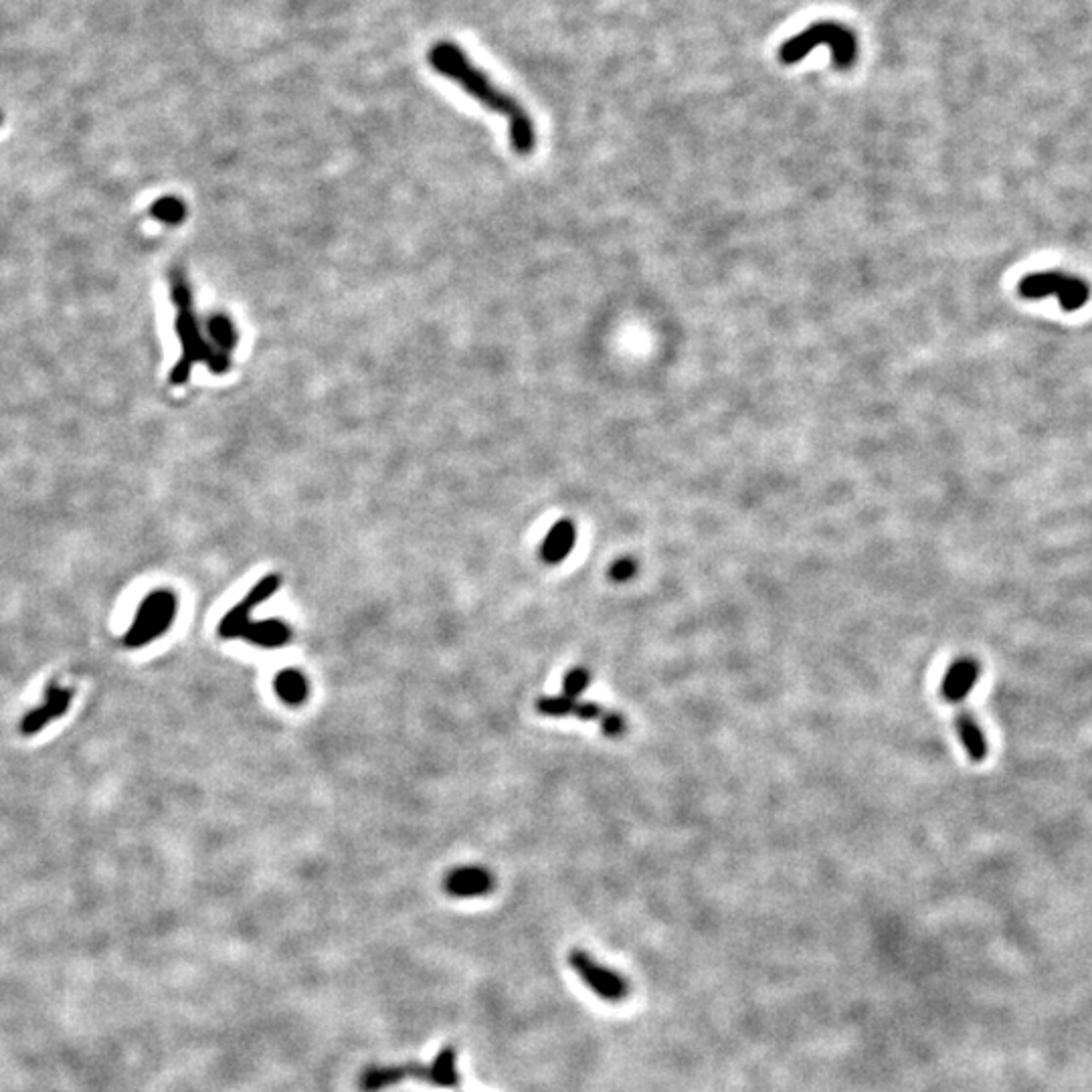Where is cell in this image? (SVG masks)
<instances>
[{"mask_svg": "<svg viewBox=\"0 0 1092 1092\" xmlns=\"http://www.w3.org/2000/svg\"><path fill=\"white\" fill-rule=\"evenodd\" d=\"M243 637L253 646H259L263 650H273V648L286 646L292 640V629L282 619H261V621H251Z\"/></svg>", "mask_w": 1092, "mask_h": 1092, "instance_id": "4fadbf2b", "label": "cell"}, {"mask_svg": "<svg viewBox=\"0 0 1092 1092\" xmlns=\"http://www.w3.org/2000/svg\"><path fill=\"white\" fill-rule=\"evenodd\" d=\"M176 614V595L170 589H155L142 599L130 629L124 633V646L136 650L157 642L172 627Z\"/></svg>", "mask_w": 1092, "mask_h": 1092, "instance_id": "5b68a950", "label": "cell"}, {"mask_svg": "<svg viewBox=\"0 0 1092 1092\" xmlns=\"http://www.w3.org/2000/svg\"><path fill=\"white\" fill-rule=\"evenodd\" d=\"M71 701H73V690L59 686L55 680H51L45 688V696H43L41 706L28 710L23 716V720L19 724L21 735L33 737V735L41 733L47 724H51L53 720L61 718L64 714H68V710L71 706Z\"/></svg>", "mask_w": 1092, "mask_h": 1092, "instance_id": "ba28073f", "label": "cell"}, {"mask_svg": "<svg viewBox=\"0 0 1092 1092\" xmlns=\"http://www.w3.org/2000/svg\"><path fill=\"white\" fill-rule=\"evenodd\" d=\"M428 59L439 75L458 83L483 108L504 115L508 119L510 144L516 155H530L536 148V130L528 112L496 83H492V79L479 68H476L458 45L451 41H439L430 49Z\"/></svg>", "mask_w": 1092, "mask_h": 1092, "instance_id": "6da1fadb", "label": "cell"}, {"mask_svg": "<svg viewBox=\"0 0 1092 1092\" xmlns=\"http://www.w3.org/2000/svg\"><path fill=\"white\" fill-rule=\"evenodd\" d=\"M496 887V878L490 870L481 866H462L451 870L445 880L443 888L449 896L455 898H478L490 894Z\"/></svg>", "mask_w": 1092, "mask_h": 1092, "instance_id": "9c48e42d", "label": "cell"}, {"mask_svg": "<svg viewBox=\"0 0 1092 1092\" xmlns=\"http://www.w3.org/2000/svg\"><path fill=\"white\" fill-rule=\"evenodd\" d=\"M981 674V665L974 658H959L955 660L940 684V694L947 703L959 705L965 698L974 692Z\"/></svg>", "mask_w": 1092, "mask_h": 1092, "instance_id": "30bf717a", "label": "cell"}, {"mask_svg": "<svg viewBox=\"0 0 1092 1092\" xmlns=\"http://www.w3.org/2000/svg\"><path fill=\"white\" fill-rule=\"evenodd\" d=\"M637 569H640V565H637L635 559H631V557H621V559H617L615 563H612L610 572H607V574H610V579H612L614 583H627V581H631L633 576L637 574Z\"/></svg>", "mask_w": 1092, "mask_h": 1092, "instance_id": "d6986e66", "label": "cell"}, {"mask_svg": "<svg viewBox=\"0 0 1092 1092\" xmlns=\"http://www.w3.org/2000/svg\"><path fill=\"white\" fill-rule=\"evenodd\" d=\"M423 1080L441 1088H458L462 1078L458 1072V1050L453 1046L443 1048L430 1067L417 1065V1062H407L399 1067H373L367 1069L360 1076V1088L364 1092H379L387 1086L399 1084L403 1080Z\"/></svg>", "mask_w": 1092, "mask_h": 1092, "instance_id": "277c9868", "label": "cell"}, {"mask_svg": "<svg viewBox=\"0 0 1092 1092\" xmlns=\"http://www.w3.org/2000/svg\"><path fill=\"white\" fill-rule=\"evenodd\" d=\"M817 47H830L838 69H849L858 59L856 35L847 26L834 21L813 23L799 35L787 39L779 49V59L785 66H794Z\"/></svg>", "mask_w": 1092, "mask_h": 1092, "instance_id": "3957f363", "label": "cell"}, {"mask_svg": "<svg viewBox=\"0 0 1092 1092\" xmlns=\"http://www.w3.org/2000/svg\"><path fill=\"white\" fill-rule=\"evenodd\" d=\"M172 296H174V303L178 308V318H176V330H178V337L182 341V358L176 364V371L172 375V383L180 385L185 383L191 367L197 360H205L206 367L215 373H225L229 369V356L225 352H215L212 348H208V344L203 341L201 337V330L193 312V303H191V292L187 288V282L182 280L180 276H174L172 280Z\"/></svg>", "mask_w": 1092, "mask_h": 1092, "instance_id": "7a4b0ae2", "label": "cell"}, {"mask_svg": "<svg viewBox=\"0 0 1092 1092\" xmlns=\"http://www.w3.org/2000/svg\"><path fill=\"white\" fill-rule=\"evenodd\" d=\"M955 728H957L959 741H961V745L965 747V752H967V756L971 758V761H974V763H983L985 758H987V751H989V749H987L985 735H983V731H981L979 722L976 720V716L971 714V712H967V710H961V712L955 716Z\"/></svg>", "mask_w": 1092, "mask_h": 1092, "instance_id": "7c38bea8", "label": "cell"}, {"mask_svg": "<svg viewBox=\"0 0 1092 1092\" xmlns=\"http://www.w3.org/2000/svg\"><path fill=\"white\" fill-rule=\"evenodd\" d=\"M599 724H601L603 735L610 737V739H619L627 731V722H625L623 714H619V712H605L599 718Z\"/></svg>", "mask_w": 1092, "mask_h": 1092, "instance_id": "44dd1931", "label": "cell"}, {"mask_svg": "<svg viewBox=\"0 0 1092 1092\" xmlns=\"http://www.w3.org/2000/svg\"><path fill=\"white\" fill-rule=\"evenodd\" d=\"M574 542H576L574 523L569 521V519H563L549 532H546V536L542 540V546H540V557L546 565H559L572 553Z\"/></svg>", "mask_w": 1092, "mask_h": 1092, "instance_id": "8fae6325", "label": "cell"}, {"mask_svg": "<svg viewBox=\"0 0 1092 1092\" xmlns=\"http://www.w3.org/2000/svg\"><path fill=\"white\" fill-rule=\"evenodd\" d=\"M569 965L574 971V976L587 985V989L593 991L599 999L607 1001V1004H621L631 993V985L625 976L599 963L583 949H572L569 953Z\"/></svg>", "mask_w": 1092, "mask_h": 1092, "instance_id": "52a82bcc", "label": "cell"}, {"mask_svg": "<svg viewBox=\"0 0 1092 1092\" xmlns=\"http://www.w3.org/2000/svg\"><path fill=\"white\" fill-rule=\"evenodd\" d=\"M255 607H259V603L255 601V597L251 593L233 607V610L219 623V635L223 637V640H237V637L246 635V629L251 623V612L255 610Z\"/></svg>", "mask_w": 1092, "mask_h": 1092, "instance_id": "9a60e30c", "label": "cell"}, {"mask_svg": "<svg viewBox=\"0 0 1092 1092\" xmlns=\"http://www.w3.org/2000/svg\"><path fill=\"white\" fill-rule=\"evenodd\" d=\"M273 690L288 706H301L310 696V682L297 667H286L273 680Z\"/></svg>", "mask_w": 1092, "mask_h": 1092, "instance_id": "5bb4252c", "label": "cell"}, {"mask_svg": "<svg viewBox=\"0 0 1092 1092\" xmlns=\"http://www.w3.org/2000/svg\"><path fill=\"white\" fill-rule=\"evenodd\" d=\"M208 334H210V339L215 341V344H217L225 354H227L229 350H233L235 344H237V330H235L233 322H231L227 316H223V314H217V316H212V318H210V322H208Z\"/></svg>", "mask_w": 1092, "mask_h": 1092, "instance_id": "2e32d148", "label": "cell"}, {"mask_svg": "<svg viewBox=\"0 0 1092 1092\" xmlns=\"http://www.w3.org/2000/svg\"><path fill=\"white\" fill-rule=\"evenodd\" d=\"M1018 294L1024 299L1056 296L1062 312H1076L1084 308L1090 299V284L1065 271H1036L1020 280Z\"/></svg>", "mask_w": 1092, "mask_h": 1092, "instance_id": "8992f818", "label": "cell"}, {"mask_svg": "<svg viewBox=\"0 0 1092 1092\" xmlns=\"http://www.w3.org/2000/svg\"><path fill=\"white\" fill-rule=\"evenodd\" d=\"M605 714L603 706L597 703H576L574 716L581 720H599Z\"/></svg>", "mask_w": 1092, "mask_h": 1092, "instance_id": "7402d4cb", "label": "cell"}, {"mask_svg": "<svg viewBox=\"0 0 1092 1092\" xmlns=\"http://www.w3.org/2000/svg\"><path fill=\"white\" fill-rule=\"evenodd\" d=\"M589 682L591 674L587 667H572L563 678V694L567 698H572V701H579V696H583L589 688Z\"/></svg>", "mask_w": 1092, "mask_h": 1092, "instance_id": "ac0fdd59", "label": "cell"}, {"mask_svg": "<svg viewBox=\"0 0 1092 1092\" xmlns=\"http://www.w3.org/2000/svg\"><path fill=\"white\" fill-rule=\"evenodd\" d=\"M155 215L166 223H180L185 217V206L176 199H164L155 206Z\"/></svg>", "mask_w": 1092, "mask_h": 1092, "instance_id": "ffe728a7", "label": "cell"}, {"mask_svg": "<svg viewBox=\"0 0 1092 1092\" xmlns=\"http://www.w3.org/2000/svg\"><path fill=\"white\" fill-rule=\"evenodd\" d=\"M576 703H579V701H572V698H567L565 694H561V696H544V698H540V701L536 703V708H538V712L544 714V716L561 718V716L574 714Z\"/></svg>", "mask_w": 1092, "mask_h": 1092, "instance_id": "e0dca14e", "label": "cell"}]
</instances>
